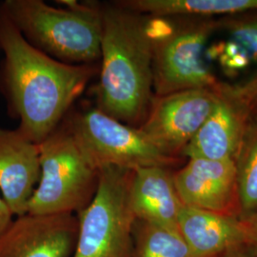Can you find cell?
Instances as JSON below:
<instances>
[{
    "label": "cell",
    "instance_id": "1",
    "mask_svg": "<svg viewBox=\"0 0 257 257\" xmlns=\"http://www.w3.org/2000/svg\"><path fill=\"white\" fill-rule=\"evenodd\" d=\"M0 47L5 54L6 84L21 119L19 131L38 145L82 93L93 69L50 57L28 42L3 12Z\"/></svg>",
    "mask_w": 257,
    "mask_h": 257
},
{
    "label": "cell",
    "instance_id": "2",
    "mask_svg": "<svg viewBox=\"0 0 257 257\" xmlns=\"http://www.w3.org/2000/svg\"><path fill=\"white\" fill-rule=\"evenodd\" d=\"M101 23L102 111L118 121H144L154 97V40L148 20L125 8H110L101 13Z\"/></svg>",
    "mask_w": 257,
    "mask_h": 257
},
{
    "label": "cell",
    "instance_id": "3",
    "mask_svg": "<svg viewBox=\"0 0 257 257\" xmlns=\"http://www.w3.org/2000/svg\"><path fill=\"white\" fill-rule=\"evenodd\" d=\"M56 9L40 0H7L3 13L37 46L52 55L76 62H90L100 55L101 13L64 1Z\"/></svg>",
    "mask_w": 257,
    "mask_h": 257
},
{
    "label": "cell",
    "instance_id": "4",
    "mask_svg": "<svg viewBox=\"0 0 257 257\" xmlns=\"http://www.w3.org/2000/svg\"><path fill=\"white\" fill-rule=\"evenodd\" d=\"M133 172L115 166L98 170L95 193L79 211L73 257H134L137 219L130 203Z\"/></svg>",
    "mask_w": 257,
    "mask_h": 257
},
{
    "label": "cell",
    "instance_id": "5",
    "mask_svg": "<svg viewBox=\"0 0 257 257\" xmlns=\"http://www.w3.org/2000/svg\"><path fill=\"white\" fill-rule=\"evenodd\" d=\"M39 184L28 203L36 215L82 211L95 193L98 170L86 156L72 133H55L38 144Z\"/></svg>",
    "mask_w": 257,
    "mask_h": 257
},
{
    "label": "cell",
    "instance_id": "6",
    "mask_svg": "<svg viewBox=\"0 0 257 257\" xmlns=\"http://www.w3.org/2000/svg\"><path fill=\"white\" fill-rule=\"evenodd\" d=\"M154 42L153 89L156 96L193 90H216L222 83L206 61L207 44L219 30V19L181 18Z\"/></svg>",
    "mask_w": 257,
    "mask_h": 257
},
{
    "label": "cell",
    "instance_id": "7",
    "mask_svg": "<svg viewBox=\"0 0 257 257\" xmlns=\"http://www.w3.org/2000/svg\"><path fill=\"white\" fill-rule=\"evenodd\" d=\"M84 154L95 169L115 166L128 170L167 167L178 161L156 146L139 128L127 126L104 111H87L73 128Z\"/></svg>",
    "mask_w": 257,
    "mask_h": 257
},
{
    "label": "cell",
    "instance_id": "8",
    "mask_svg": "<svg viewBox=\"0 0 257 257\" xmlns=\"http://www.w3.org/2000/svg\"><path fill=\"white\" fill-rule=\"evenodd\" d=\"M220 87L154 96L138 128L168 156L177 158L214 109Z\"/></svg>",
    "mask_w": 257,
    "mask_h": 257
},
{
    "label": "cell",
    "instance_id": "9",
    "mask_svg": "<svg viewBox=\"0 0 257 257\" xmlns=\"http://www.w3.org/2000/svg\"><path fill=\"white\" fill-rule=\"evenodd\" d=\"M78 219L73 213L19 216L0 234V257H69Z\"/></svg>",
    "mask_w": 257,
    "mask_h": 257
},
{
    "label": "cell",
    "instance_id": "10",
    "mask_svg": "<svg viewBox=\"0 0 257 257\" xmlns=\"http://www.w3.org/2000/svg\"><path fill=\"white\" fill-rule=\"evenodd\" d=\"M174 183L185 206L229 215L236 203L239 206L234 159L190 158L174 175Z\"/></svg>",
    "mask_w": 257,
    "mask_h": 257
},
{
    "label": "cell",
    "instance_id": "11",
    "mask_svg": "<svg viewBox=\"0 0 257 257\" xmlns=\"http://www.w3.org/2000/svg\"><path fill=\"white\" fill-rule=\"evenodd\" d=\"M251 111L232 96L222 83L219 97L209 117L182 156L210 160L234 159L238 154Z\"/></svg>",
    "mask_w": 257,
    "mask_h": 257
},
{
    "label": "cell",
    "instance_id": "12",
    "mask_svg": "<svg viewBox=\"0 0 257 257\" xmlns=\"http://www.w3.org/2000/svg\"><path fill=\"white\" fill-rule=\"evenodd\" d=\"M39 177L38 145L19 131L0 128V191L13 215L27 213Z\"/></svg>",
    "mask_w": 257,
    "mask_h": 257
},
{
    "label": "cell",
    "instance_id": "13",
    "mask_svg": "<svg viewBox=\"0 0 257 257\" xmlns=\"http://www.w3.org/2000/svg\"><path fill=\"white\" fill-rule=\"evenodd\" d=\"M178 230L196 257H213L252 241L255 228L229 214L185 206Z\"/></svg>",
    "mask_w": 257,
    "mask_h": 257
},
{
    "label": "cell",
    "instance_id": "14",
    "mask_svg": "<svg viewBox=\"0 0 257 257\" xmlns=\"http://www.w3.org/2000/svg\"><path fill=\"white\" fill-rule=\"evenodd\" d=\"M130 203L137 220L178 230V218L184 205L176 192L174 175L164 167L134 170Z\"/></svg>",
    "mask_w": 257,
    "mask_h": 257
},
{
    "label": "cell",
    "instance_id": "15",
    "mask_svg": "<svg viewBox=\"0 0 257 257\" xmlns=\"http://www.w3.org/2000/svg\"><path fill=\"white\" fill-rule=\"evenodd\" d=\"M122 8L156 18L221 19L257 11V0H130Z\"/></svg>",
    "mask_w": 257,
    "mask_h": 257
},
{
    "label": "cell",
    "instance_id": "16",
    "mask_svg": "<svg viewBox=\"0 0 257 257\" xmlns=\"http://www.w3.org/2000/svg\"><path fill=\"white\" fill-rule=\"evenodd\" d=\"M235 163L239 207L249 215L257 210V111L250 113Z\"/></svg>",
    "mask_w": 257,
    "mask_h": 257
},
{
    "label": "cell",
    "instance_id": "17",
    "mask_svg": "<svg viewBox=\"0 0 257 257\" xmlns=\"http://www.w3.org/2000/svg\"><path fill=\"white\" fill-rule=\"evenodd\" d=\"M134 257H196L176 229L142 222Z\"/></svg>",
    "mask_w": 257,
    "mask_h": 257
},
{
    "label": "cell",
    "instance_id": "18",
    "mask_svg": "<svg viewBox=\"0 0 257 257\" xmlns=\"http://www.w3.org/2000/svg\"><path fill=\"white\" fill-rule=\"evenodd\" d=\"M219 30H225L257 64V11L219 19Z\"/></svg>",
    "mask_w": 257,
    "mask_h": 257
},
{
    "label": "cell",
    "instance_id": "19",
    "mask_svg": "<svg viewBox=\"0 0 257 257\" xmlns=\"http://www.w3.org/2000/svg\"><path fill=\"white\" fill-rule=\"evenodd\" d=\"M212 52H216V56L220 60V64L227 72L233 73L242 70L251 61L247 53L232 40L227 42L224 46L218 45L212 50Z\"/></svg>",
    "mask_w": 257,
    "mask_h": 257
},
{
    "label": "cell",
    "instance_id": "20",
    "mask_svg": "<svg viewBox=\"0 0 257 257\" xmlns=\"http://www.w3.org/2000/svg\"><path fill=\"white\" fill-rule=\"evenodd\" d=\"M226 89L232 96L244 103L251 112L257 111V74L246 82L226 84Z\"/></svg>",
    "mask_w": 257,
    "mask_h": 257
},
{
    "label": "cell",
    "instance_id": "21",
    "mask_svg": "<svg viewBox=\"0 0 257 257\" xmlns=\"http://www.w3.org/2000/svg\"><path fill=\"white\" fill-rule=\"evenodd\" d=\"M13 221V213L8 205L0 197V234L8 228Z\"/></svg>",
    "mask_w": 257,
    "mask_h": 257
},
{
    "label": "cell",
    "instance_id": "22",
    "mask_svg": "<svg viewBox=\"0 0 257 257\" xmlns=\"http://www.w3.org/2000/svg\"><path fill=\"white\" fill-rule=\"evenodd\" d=\"M223 257H247L245 254H243L240 250H239L238 248H234V249H231V250H229V251H227L226 253H225V255Z\"/></svg>",
    "mask_w": 257,
    "mask_h": 257
},
{
    "label": "cell",
    "instance_id": "23",
    "mask_svg": "<svg viewBox=\"0 0 257 257\" xmlns=\"http://www.w3.org/2000/svg\"><path fill=\"white\" fill-rule=\"evenodd\" d=\"M255 232H257V229H255Z\"/></svg>",
    "mask_w": 257,
    "mask_h": 257
}]
</instances>
